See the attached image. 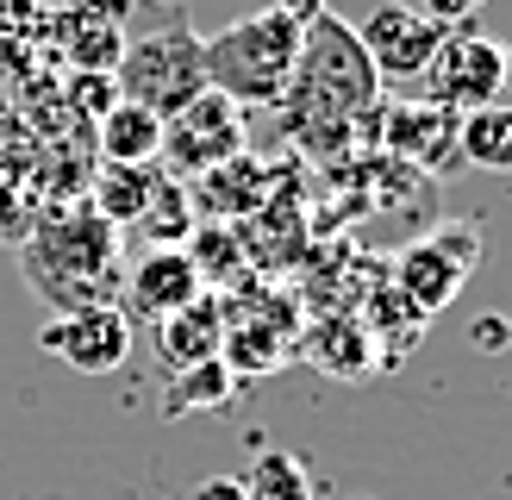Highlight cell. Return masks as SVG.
Masks as SVG:
<instances>
[{
    "instance_id": "cell-1",
    "label": "cell",
    "mask_w": 512,
    "mask_h": 500,
    "mask_svg": "<svg viewBox=\"0 0 512 500\" xmlns=\"http://www.w3.org/2000/svg\"><path fill=\"white\" fill-rule=\"evenodd\" d=\"M281 125L288 138H300L306 150L331 157L338 144H350V132L363 119H381V75L369 63L363 38L350 32L338 13H313L306 19V44L294 63V82L281 94Z\"/></svg>"
},
{
    "instance_id": "cell-2",
    "label": "cell",
    "mask_w": 512,
    "mask_h": 500,
    "mask_svg": "<svg viewBox=\"0 0 512 500\" xmlns=\"http://www.w3.org/2000/svg\"><path fill=\"white\" fill-rule=\"evenodd\" d=\"M325 0H269L244 19H232L225 32L200 38V57H207V88H219L238 107H281V94L294 82L300 44H306V19H313Z\"/></svg>"
},
{
    "instance_id": "cell-3",
    "label": "cell",
    "mask_w": 512,
    "mask_h": 500,
    "mask_svg": "<svg viewBox=\"0 0 512 500\" xmlns=\"http://www.w3.org/2000/svg\"><path fill=\"white\" fill-rule=\"evenodd\" d=\"M19 269L57 313L75 307H107L125 288V263H119V225H107L94 207H69L38 219L19 244Z\"/></svg>"
},
{
    "instance_id": "cell-4",
    "label": "cell",
    "mask_w": 512,
    "mask_h": 500,
    "mask_svg": "<svg viewBox=\"0 0 512 500\" xmlns=\"http://www.w3.org/2000/svg\"><path fill=\"white\" fill-rule=\"evenodd\" d=\"M113 88L119 100H138L157 119L182 113L194 94H207V57H200V38L188 32V19L169 13L150 32L125 38L119 63H113Z\"/></svg>"
},
{
    "instance_id": "cell-5",
    "label": "cell",
    "mask_w": 512,
    "mask_h": 500,
    "mask_svg": "<svg viewBox=\"0 0 512 500\" xmlns=\"http://www.w3.org/2000/svg\"><path fill=\"white\" fill-rule=\"evenodd\" d=\"M506 75H512V50L488 32H475V25H456V32H444L438 57L425 69L431 82L425 100H438L450 113H475L488 100H506Z\"/></svg>"
},
{
    "instance_id": "cell-6",
    "label": "cell",
    "mask_w": 512,
    "mask_h": 500,
    "mask_svg": "<svg viewBox=\"0 0 512 500\" xmlns=\"http://www.w3.org/2000/svg\"><path fill=\"white\" fill-rule=\"evenodd\" d=\"M244 157V107L238 100H225L219 88L194 94L182 113L163 119V157L175 175H213L219 163Z\"/></svg>"
},
{
    "instance_id": "cell-7",
    "label": "cell",
    "mask_w": 512,
    "mask_h": 500,
    "mask_svg": "<svg viewBox=\"0 0 512 500\" xmlns=\"http://www.w3.org/2000/svg\"><path fill=\"white\" fill-rule=\"evenodd\" d=\"M475 263H481L475 225H444V232H431V238H419V244L400 250L394 282L406 288V300H413L419 313H438L444 300L475 275Z\"/></svg>"
},
{
    "instance_id": "cell-8",
    "label": "cell",
    "mask_w": 512,
    "mask_h": 500,
    "mask_svg": "<svg viewBox=\"0 0 512 500\" xmlns=\"http://www.w3.org/2000/svg\"><path fill=\"white\" fill-rule=\"evenodd\" d=\"M356 38H363L381 82H419L431 69V57H438V44H444V25H431L413 0H381Z\"/></svg>"
},
{
    "instance_id": "cell-9",
    "label": "cell",
    "mask_w": 512,
    "mask_h": 500,
    "mask_svg": "<svg viewBox=\"0 0 512 500\" xmlns=\"http://www.w3.org/2000/svg\"><path fill=\"white\" fill-rule=\"evenodd\" d=\"M38 344L50 357H63L69 369L82 375H113L125 357H132V313L125 307H75V313H57L38 332Z\"/></svg>"
},
{
    "instance_id": "cell-10",
    "label": "cell",
    "mask_w": 512,
    "mask_h": 500,
    "mask_svg": "<svg viewBox=\"0 0 512 500\" xmlns=\"http://www.w3.org/2000/svg\"><path fill=\"white\" fill-rule=\"evenodd\" d=\"M125 300L144 313V319H169L182 313L188 300H200V263L175 244H157L125 269Z\"/></svg>"
},
{
    "instance_id": "cell-11",
    "label": "cell",
    "mask_w": 512,
    "mask_h": 500,
    "mask_svg": "<svg viewBox=\"0 0 512 500\" xmlns=\"http://www.w3.org/2000/svg\"><path fill=\"white\" fill-rule=\"evenodd\" d=\"M388 144L413 163L431 169H463V150H456V113L438 100H406L388 113Z\"/></svg>"
},
{
    "instance_id": "cell-12",
    "label": "cell",
    "mask_w": 512,
    "mask_h": 500,
    "mask_svg": "<svg viewBox=\"0 0 512 500\" xmlns=\"http://www.w3.org/2000/svg\"><path fill=\"white\" fill-rule=\"evenodd\" d=\"M50 32H57L63 57H69V63H82L88 75H113V63H119L125 38H132L119 19H107V13H82V7L50 13Z\"/></svg>"
},
{
    "instance_id": "cell-13",
    "label": "cell",
    "mask_w": 512,
    "mask_h": 500,
    "mask_svg": "<svg viewBox=\"0 0 512 500\" xmlns=\"http://www.w3.org/2000/svg\"><path fill=\"white\" fill-rule=\"evenodd\" d=\"M100 157L107 163H157L163 157V119L138 100H113L100 113Z\"/></svg>"
},
{
    "instance_id": "cell-14",
    "label": "cell",
    "mask_w": 512,
    "mask_h": 500,
    "mask_svg": "<svg viewBox=\"0 0 512 500\" xmlns=\"http://www.w3.org/2000/svg\"><path fill=\"white\" fill-rule=\"evenodd\" d=\"M157 344H163V363H169V369H194V363L219 357V344H225L219 307H207V300H188L182 313H169V319H163Z\"/></svg>"
},
{
    "instance_id": "cell-15",
    "label": "cell",
    "mask_w": 512,
    "mask_h": 500,
    "mask_svg": "<svg viewBox=\"0 0 512 500\" xmlns=\"http://www.w3.org/2000/svg\"><path fill=\"white\" fill-rule=\"evenodd\" d=\"M456 150L469 169H512V100H488L456 119Z\"/></svg>"
},
{
    "instance_id": "cell-16",
    "label": "cell",
    "mask_w": 512,
    "mask_h": 500,
    "mask_svg": "<svg viewBox=\"0 0 512 500\" xmlns=\"http://www.w3.org/2000/svg\"><path fill=\"white\" fill-rule=\"evenodd\" d=\"M157 188H163L157 163H107V169H100V182H94V213L107 219V225L144 219V207H150V194H157Z\"/></svg>"
},
{
    "instance_id": "cell-17",
    "label": "cell",
    "mask_w": 512,
    "mask_h": 500,
    "mask_svg": "<svg viewBox=\"0 0 512 500\" xmlns=\"http://www.w3.org/2000/svg\"><path fill=\"white\" fill-rule=\"evenodd\" d=\"M244 494L250 500H313V482H306L300 457H288V450H263V457L250 463V475H244Z\"/></svg>"
},
{
    "instance_id": "cell-18",
    "label": "cell",
    "mask_w": 512,
    "mask_h": 500,
    "mask_svg": "<svg viewBox=\"0 0 512 500\" xmlns=\"http://www.w3.org/2000/svg\"><path fill=\"white\" fill-rule=\"evenodd\" d=\"M232 388V363H219V357H207V363H194V369H182V382L169 388V413H194V407H219V394Z\"/></svg>"
},
{
    "instance_id": "cell-19",
    "label": "cell",
    "mask_w": 512,
    "mask_h": 500,
    "mask_svg": "<svg viewBox=\"0 0 512 500\" xmlns=\"http://www.w3.org/2000/svg\"><path fill=\"white\" fill-rule=\"evenodd\" d=\"M182 200H188L182 188H175V182H163L157 194H150V207H144V225H150V232H157L163 244H169V238H182L188 225H194V219H188V207H182Z\"/></svg>"
},
{
    "instance_id": "cell-20",
    "label": "cell",
    "mask_w": 512,
    "mask_h": 500,
    "mask_svg": "<svg viewBox=\"0 0 512 500\" xmlns=\"http://www.w3.org/2000/svg\"><path fill=\"white\" fill-rule=\"evenodd\" d=\"M50 13H69V7H82V13H107V19H119V25H132L138 13H150V19H169V7H157V0H44Z\"/></svg>"
},
{
    "instance_id": "cell-21",
    "label": "cell",
    "mask_w": 512,
    "mask_h": 500,
    "mask_svg": "<svg viewBox=\"0 0 512 500\" xmlns=\"http://www.w3.org/2000/svg\"><path fill=\"white\" fill-rule=\"evenodd\" d=\"M25 232H32V200H19L13 182H0V238L25 244Z\"/></svg>"
},
{
    "instance_id": "cell-22",
    "label": "cell",
    "mask_w": 512,
    "mask_h": 500,
    "mask_svg": "<svg viewBox=\"0 0 512 500\" xmlns=\"http://www.w3.org/2000/svg\"><path fill=\"white\" fill-rule=\"evenodd\" d=\"M413 7H419L431 25H444V32H456V25H475V13L488 7V0H413Z\"/></svg>"
},
{
    "instance_id": "cell-23",
    "label": "cell",
    "mask_w": 512,
    "mask_h": 500,
    "mask_svg": "<svg viewBox=\"0 0 512 500\" xmlns=\"http://www.w3.org/2000/svg\"><path fill=\"white\" fill-rule=\"evenodd\" d=\"M194 500H250L238 475H207V482L194 488Z\"/></svg>"
}]
</instances>
